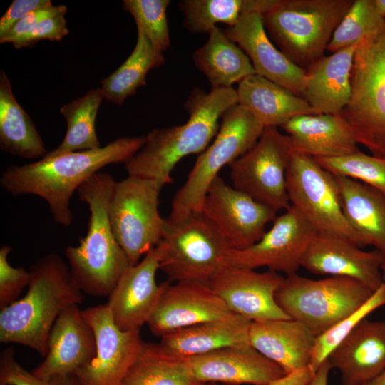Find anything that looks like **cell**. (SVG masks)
<instances>
[{
    "instance_id": "1",
    "label": "cell",
    "mask_w": 385,
    "mask_h": 385,
    "mask_svg": "<svg viewBox=\"0 0 385 385\" xmlns=\"http://www.w3.org/2000/svg\"><path fill=\"white\" fill-rule=\"evenodd\" d=\"M145 136L123 137L103 147L58 155L48 153L38 160L8 167L1 185L13 196L37 195L47 202L53 220L70 226L73 220L70 200L76 190L110 164L125 163L143 146Z\"/></svg>"
},
{
    "instance_id": "2",
    "label": "cell",
    "mask_w": 385,
    "mask_h": 385,
    "mask_svg": "<svg viewBox=\"0 0 385 385\" xmlns=\"http://www.w3.org/2000/svg\"><path fill=\"white\" fill-rule=\"evenodd\" d=\"M237 104L236 89L200 88L192 91L184 103L189 114L180 125L153 129L141 149L125 163L128 175L151 179L161 188L173 182L178 163L191 154H200L215 138L223 113Z\"/></svg>"
},
{
    "instance_id": "3",
    "label": "cell",
    "mask_w": 385,
    "mask_h": 385,
    "mask_svg": "<svg viewBox=\"0 0 385 385\" xmlns=\"http://www.w3.org/2000/svg\"><path fill=\"white\" fill-rule=\"evenodd\" d=\"M26 294L0 312V342L27 346L41 356L47 352L51 330L67 308L83 302L69 267L56 254L33 263Z\"/></svg>"
},
{
    "instance_id": "4",
    "label": "cell",
    "mask_w": 385,
    "mask_h": 385,
    "mask_svg": "<svg viewBox=\"0 0 385 385\" xmlns=\"http://www.w3.org/2000/svg\"><path fill=\"white\" fill-rule=\"evenodd\" d=\"M115 182L111 174L98 172L79 187V198L90 212L87 232L78 245L65 249L76 285L93 297H108L130 265L110 222Z\"/></svg>"
},
{
    "instance_id": "5",
    "label": "cell",
    "mask_w": 385,
    "mask_h": 385,
    "mask_svg": "<svg viewBox=\"0 0 385 385\" xmlns=\"http://www.w3.org/2000/svg\"><path fill=\"white\" fill-rule=\"evenodd\" d=\"M354 0H277L262 15L264 27L277 48L306 70L324 51Z\"/></svg>"
},
{
    "instance_id": "6",
    "label": "cell",
    "mask_w": 385,
    "mask_h": 385,
    "mask_svg": "<svg viewBox=\"0 0 385 385\" xmlns=\"http://www.w3.org/2000/svg\"><path fill=\"white\" fill-rule=\"evenodd\" d=\"M264 128L245 106L236 104L227 110L212 143L199 154L185 183L175 195L167 220L177 222L190 214L200 213L207 190L219 172L248 151Z\"/></svg>"
},
{
    "instance_id": "7",
    "label": "cell",
    "mask_w": 385,
    "mask_h": 385,
    "mask_svg": "<svg viewBox=\"0 0 385 385\" xmlns=\"http://www.w3.org/2000/svg\"><path fill=\"white\" fill-rule=\"evenodd\" d=\"M374 292L347 277L312 279L295 273L284 277L275 299L290 319L305 324L317 337L359 309Z\"/></svg>"
},
{
    "instance_id": "8",
    "label": "cell",
    "mask_w": 385,
    "mask_h": 385,
    "mask_svg": "<svg viewBox=\"0 0 385 385\" xmlns=\"http://www.w3.org/2000/svg\"><path fill=\"white\" fill-rule=\"evenodd\" d=\"M165 221L163 237L155 247L159 270L170 283L208 284L232 249L228 242L202 213Z\"/></svg>"
},
{
    "instance_id": "9",
    "label": "cell",
    "mask_w": 385,
    "mask_h": 385,
    "mask_svg": "<svg viewBox=\"0 0 385 385\" xmlns=\"http://www.w3.org/2000/svg\"><path fill=\"white\" fill-rule=\"evenodd\" d=\"M351 82V96L340 115L357 143L385 158V27L359 43Z\"/></svg>"
},
{
    "instance_id": "10",
    "label": "cell",
    "mask_w": 385,
    "mask_h": 385,
    "mask_svg": "<svg viewBox=\"0 0 385 385\" xmlns=\"http://www.w3.org/2000/svg\"><path fill=\"white\" fill-rule=\"evenodd\" d=\"M162 188L155 180L128 175L115 182L109 206L113 234L130 265L160 242L165 226L158 210Z\"/></svg>"
},
{
    "instance_id": "11",
    "label": "cell",
    "mask_w": 385,
    "mask_h": 385,
    "mask_svg": "<svg viewBox=\"0 0 385 385\" xmlns=\"http://www.w3.org/2000/svg\"><path fill=\"white\" fill-rule=\"evenodd\" d=\"M286 178L291 206L317 233L339 236L363 247L344 215L339 187L332 173L313 158L292 153Z\"/></svg>"
},
{
    "instance_id": "12",
    "label": "cell",
    "mask_w": 385,
    "mask_h": 385,
    "mask_svg": "<svg viewBox=\"0 0 385 385\" xmlns=\"http://www.w3.org/2000/svg\"><path fill=\"white\" fill-rule=\"evenodd\" d=\"M292 154L287 134L265 128L255 144L229 165L232 186L276 212L287 210L286 175Z\"/></svg>"
},
{
    "instance_id": "13",
    "label": "cell",
    "mask_w": 385,
    "mask_h": 385,
    "mask_svg": "<svg viewBox=\"0 0 385 385\" xmlns=\"http://www.w3.org/2000/svg\"><path fill=\"white\" fill-rule=\"evenodd\" d=\"M317 232L292 206L273 221L271 228L254 245L244 250L230 249L224 265L268 270L289 276L297 273L304 255Z\"/></svg>"
},
{
    "instance_id": "14",
    "label": "cell",
    "mask_w": 385,
    "mask_h": 385,
    "mask_svg": "<svg viewBox=\"0 0 385 385\" xmlns=\"http://www.w3.org/2000/svg\"><path fill=\"white\" fill-rule=\"evenodd\" d=\"M202 213L233 250H244L260 240L277 213L228 185L218 175L210 185Z\"/></svg>"
},
{
    "instance_id": "15",
    "label": "cell",
    "mask_w": 385,
    "mask_h": 385,
    "mask_svg": "<svg viewBox=\"0 0 385 385\" xmlns=\"http://www.w3.org/2000/svg\"><path fill=\"white\" fill-rule=\"evenodd\" d=\"M82 314L94 332L96 350L91 363L76 376L83 385H121L142 348L140 329H120L107 304Z\"/></svg>"
},
{
    "instance_id": "16",
    "label": "cell",
    "mask_w": 385,
    "mask_h": 385,
    "mask_svg": "<svg viewBox=\"0 0 385 385\" xmlns=\"http://www.w3.org/2000/svg\"><path fill=\"white\" fill-rule=\"evenodd\" d=\"M284 277L274 271L223 265L208 285L232 313L253 321L290 319L277 303L275 295Z\"/></svg>"
},
{
    "instance_id": "17",
    "label": "cell",
    "mask_w": 385,
    "mask_h": 385,
    "mask_svg": "<svg viewBox=\"0 0 385 385\" xmlns=\"http://www.w3.org/2000/svg\"><path fill=\"white\" fill-rule=\"evenodd\" d=\"M384 261L385 256L377 250L364 251L342 237L316 233L301 267L314 274L350 278L376 292L383 284Z\"/></svg>"
},
{
    "instance_id": "18",
    "label": "cell",
    "mask_w": 385,
    "mask_h": 385,
    "mask_svg": "<svg viewBox=\"0 0 385 385\" xmlns=\"http://www.w3.org/2000/svg\"><path fill=\"white\" fill-rule=\"evenodd\" d=\"M231 313L208 284L169 282L147 324L153 334L161 337L177 329L221 319Z\"/></svg>"
},
{
    "instance_id": "19",
    "label": "cell",
    "mask_w": 385,
    "mask_h": 385,
    "mask_svg": "<svg viewBox=\"0 0 385 385\" xmlns=\"http://www.w3.org/2000/svg\"><path fill=\"white\" fill-rule=\"evenodd\" d=\"M197 382L228 385H267L286 373L250 344L230 346L186 358Z\"/></svg>"
},
{
    "instance_id": "20",
    "label": "cell",
    "mask_w": 385,
    "mask_h": 385,
    "mask_svg": "<svg viewBox=\"0 0 385 385\" xmlns=\"http://www.w3.org/2000/svg\"><path fill=\"white\" fill-rule=\"evenodd\" d=\"M159 260L155 247L136 265H130L108 296L107 305L115 325L123 331L147 324L168 284L155 281Z\"/></svg>"
},
{
    "instance_id": "21",
    "label": "cell",
    "mask_w": 385,
    "mask_h": 385,
    "mask_svg": "<svg viewBox=\"0 0 385 385\" xmlns=\"http://www.w3.org/2000/svg\"><path fill=\"white\" fill-rule=\"evenodd\" d=\"M94 332L78 305L65 309L49 334L43 361L31 373L40 379L57 375H76L96 356Z\"/></svg>"
},
{
    "instance_id": "22",
    "label": "cell",
    "mask_w": 385,
    "mask_h": 385,
    "mask_svg": "<svg viewBox=\"0 0 385 385\" xmlns=\"http://www.w3.org/2000/svg\"><path fill=\"white\" fill-rule=\"evenodd\" d=\"M223 31L247 54L256 74L303 98L305 70L292 63L273 44L261 14H245L234 26Z\"/></svg>"
},
{
    "instance_id": "23",
    "label": "cell",
    "mask_w": 385,
    "mask_h": 385,
    "mask_svg": "<svg viewBox=\"0 0 385 385\" xmlns=\"http://www.w3.org/2000/svg\"><path fill=\"white\" fill-rule=\"evenodd\" d=\"M327 360L341 385H361L385 370V321H361Z\"/></svg>"
},
{
    "instance_id": "24",
    "label": "cell",
    "mask_w": 385,
    "mask_h": 385,
    "mask_svg": "<svg viewBox=\"0 0 385 385\" xmlns=\"http://www.w3.org/2000/svg\"><path fill=\"white\" fill-rule=\"evenodd\" d=\"M359 43L324 56L305 70L303 98L314 114H341L348 105L354 58Z\"/></svg>"
},
{
    "instance_id": "25",
    "label": "cell",
    "mask_w": 385,
    "mask_h": 385,
    "mask_svg": "<svg viewBox=\"0 0 385 385\" xmlns=\"http://www.w3.org/2000/svg\"><path fill=\"white\" fill-rule=\"evenodd\" d=\"M281 128L290 139L293 153L334 158L359 150L351 126L340 114L301 115Z\"/></svg>"
},
{
    "instance_id": "26",
    "label": "cell",
    "mask_w": 385,
    "mask_h": 385,
    "mask_svg": "<svg viewBox=\"0 0 385 385\" xmlns=\"http://www.w3.org/2000/svg\"><path fill=\"white\" fill-rule=\"evenodd\" d=\"M316 337L292 319L252 322L250 346L287 374L309 365Z\"/></svg>"
},
{
    "instance_id": "27",
    "label": "cell",
    "mask_w": 385,
    "mask_h": 385,
    "mask_svg": "<svg viewBox=\"0 0 385 385\" xmlns=\"http://www.w3.org/2000/svg\"><path fill=\"white\" fill-rule=\"evenodd\" d=\"M252 321L231 313L228 316L177 329L160 337L169 353L190 358L230 346L248 345Z\"/></svg>"
},
{
    "instance_id": "28",
    "label": "cell",
    "mask_w": 385,
    "mask_h": 385,
    "mask_svg": "<svg viewBox=\"0 0 385 385\" xmlns=\"http://www.w3.org/2000/svg\"><path fill=\"white\" fill-rule=\"evenodd\" d=\"M334 176L349 225L363 246H372L385 256V194L354 179Z\"/></svg>"
},
{
    "instance_id": "29",
    "label": "cell",
    "mask_w": 385,
    "mask_h": 385,
    "mask_svg": "<svg viewBox=\"0 0 385 385\" xmlns=\"http://www.w3.org/2000/svg\"><path fill=\"white\" fill-rule=\"evenodd\" d=\"M237 104L247 108L265 127H281L301 115L314 114L305 99L256 73L236 89Z\"/></svg>"
},
{
    "instance_id": "30",
    "label": "cell",
    "mask_w": 385,
    "mask_h": 385,
    "mask_svg": "<svg viewBox=\"0 0 385 385\" xmlns=\"http://www.w3.org/2000/svg\"><path fill=\"white\" fill-rule=\"evenodd\" d=\"M208 34L205 43L193 52L192 60L212 88H232L255 73L247 54L223 30L216 26Z\"/></svg>"
},
{
    "instance_id": "31",
    "label": "cell",
    "mask_w": 385,
    "mask_h": 385,
    "mask_svg": "<svg viewBox=\"0 0 385 385\" xmlns=\"http://www.w3.org/2000/svg\"><path fill=\"white\" fill-rule=\"evenodd\" d=\"M0 146L27 159H41L48 153L32 120L16 101L4 71L0 72Z\"/></svg>"
},
{
    "instance_id": "32",
    "label": "cell",
    "mask_w": 385,
    "mask_h": 385,
    "mask_svg": "<svg viewBox=\"0 0 385 385\" xmlns=\"http://www.w3.org/2000/svg\"><path fill=\"white\" fill-rule=\"evenodd\" d=\"M121 385H203L192 376L186 358L167 351L160 344L143 342Z\"/></svg>"
},
{
    "instance_id": "33",
    "label": "cell",
    "mask_w": 385,
    "mask_h": 385,
    "mask_svg": "<svg viewBox=\"0 0 385 385\" xmlns=\"http://www.w3.org/2000/svg\"><path fill=\"white\" fill-rule=\"evenodd\" d=\"M137 29L136 45L129 57L101 82L104 98L118 106L146 84V76L150 70L165 63L163 53L156 51L143 31Z\"/></svg>"
},
{
    "instance_id": "34",
    "label": "cell",
    "mask_w": 385,
    "mask_h": 385,
    "mask_svg": "<svg viewBox=\"0 0 385 385\" xmlns=\"http://www.w3.org/2000/svg\"><path fill=\"white\" fill-rule=\"evenodd\" d=\"M103 98L101 88L91 89L60 108V113L66 120V133L61 143L48 152L49 154L58 155L101 147L96 135V118Z\"/></svg>"
},
{
    "instance_id": "35",
    "label": "cell",
    "mask_w": 385,
    "mask_h": 385,
    "mask_svg": "<svg viewBox=\"0 0 385 385\" xmlns=\"http://www.w3.org/2000/svg\"><path fill=\"white\" fill-rule=\"evenodd\" d=\"M178 8L183 26L194 34H209L217 24L232 27L249 14L248 0H182Z\"/></svg>"
},
{
    "instance_id": "36",
    "label": "cell",
    "mask_w": 385,
    "mask_h": 385,
    "mask_svg": "<svg viewBox=\"0 0 385 385\" xmlns=\"http://www.w3.org/2000/svg\"><path fill=\"white\" fill-rule=\"evenodd\" d=\"M384 27L385 19L376 11L374 0H354L334 31L327 50L332 53L351 46L378 34Z\"/></svg>"
},
{
    "instance_id": "37",
    "label": "cell",
    "mask_w": 385,
    "mask_h": 385,
    "mask_svg": "<svg viewBox=\"0 0 385 385\" xmlns=\"http://www.w3.org/2000/svg\"><path fill=\"white\" fill-rule=\"evenodd\" d=\"M314 159L334 175L361 182L385 194V158L367 155L359 150L344 156Z\"/></svg>"
},
{
    "instance_id": "38",
    "label": "cell",
    "mask_w": 385,
    "mask_h": 385,
    "mask_svg": "<svg viewBox=\"0 0 385 385\" xmlns=\"http://www.w3.org/2000/svg\"><path fill=\"white\" fill-rule=\"evenodd\" d=\"M384 304L385 287L383 284L359 309L315 338L309 365L310 368L317 372L330 353L353 329L372 312Z\"/></svg>"
},
{
    "instance_id": "39",
    "label": "cell",
    "mask_w": 385,
    "mask_h": 385,
    "mask_svg": "<svg viewBox=\"0 0 385 385\" xmlns=\"http://www.w3.org/2000/svg\"><path fill=\"white\" fill-rule=\"evenodd\" d=\"M169 0H124L123 9L134 19L153 48L161 53L170 45L166 11Z\"/></svg>"
},
{
    "instance_id": "40",
    "label": "cell",
    "mask_w": 385,
    "mask_h": 385,
    "mask_svg": "<svg viewBox=\"0 0 385 385\" xmlns=\"http://www.w3.org/2000/svg\"><path fill=\"white\" fill-rule=\"evenodd\" d=\"M0 385H83L76 375H57L43 379L32 374L16 359L15 351L9 347L0 356Z\"/></svg>"
},
{
    "instance_id": "41",
    "label": "cell",
    "mask_w": 385,
    "mask_h": 385,
    "mask_svg": "<svg viewBox=\"0 0 385 385\" xmlns=\"http://www.w3.org/2000/svg\"><path fill=\"white\" fill-rule=\"evenodd\" d=\"M11 247L0 248V309L17 301L22 291L29 286L31 273L23 267H14L9 262Z\"/></svg>"
},
{
    "instance_id": "42",
    "label": "cell",
    "mask_w": 385,
    "mask_h": 385,
    "mask_svg": "<svg viewBox=\"0 0 385 385\" xmlns=\"http://www.w3.org/2000/svg\"><path fill=\"white\" fill-rule=\"evenodd\" d=\"M64 14L43 20L12 44L16 49L31 46L41 40L60 41L68 34Z\"/></svg>"
},
{
    "instance_id": "43",
    "label": "cell",
    "mask_w": 385,
    "mask_h": 385,
    "mask_svg": "<svg viewBox=\"0 0 385 385\" xmlns=\"http://www.w3.org/2000/svg\"><path fill=\"white\" fill-rule=\"evenodd\" d=\"M66 12L67 7L63 5L53 6L51 4L36 9L29 13L4 34L0 36V43H13L18 38L26 34L31 29L43 20L61 14L65 15Z\"/></svg>"
},
{
    "instance_id": "44",
    "label": "cell",
    "mask_w": 385,
    "mask_h": 385,
    "mask_svg": "<svg viewBox=\"0 0 385 385\" xmlns=\"http://www.w3.org/2000/svg\"><path fill=\"white\" fill-rule=\"evenodd\" d=\"M51 4L50 0H14L0 19V36L29 13Z\"/></svg>"
},
{
    "instance_id": "45",
    "label": "cell",
    "mask_w": 385,
    "mask_h": 385,
    "mask_svg": "<svg viewBox=\"0 0 385 385\" xmlns=\"http://www.w3.org/2000/svg\"><path fill=\"white\" fill-rule=\"evenodd\" d=\"M316 372L309 366L285 374L267 385H310Z\"/></svg>"
},
{
    "instance_id": "46",
    "label": "cell",
    "mask_w": 385,
    "mask_h": 385,
    "mask_svg": "<svg viewBox=\"0 0 385 385\" xmlns=\"http://www.w3.org/2000/svg\"><path fill=\"white\" fill-rule=\"evenodd\" d=\"M332 367L327 360L317 369L310 385H328V379Z\"/></svg>"
},
{
    "instance_id": "47",
    "label": "cell",
    "mask_w": 385,
    "mask_h": 385,
    "mask_svg": "<svg viewBox=\"0 0 385 385\" xmlns=\"http://www.w3.org/2000/svg\"><path fill=\"white\" fill-rule=\"evenodd\" d=\"M361 385H385V370Z\"/></svg>"
},
{
    "instance_id": "48",
    "label": "cell",
    "mask_w": 385,
    "mask_h": 385,
    "mask_svg": "<svg viewBox=\"0 0 385 385\" xmlns=\"http://www.w3.org/2000/svg\"><path fill=\"white\" fill-rule=\"evenodd\" d=\"M374 4L378 13L385 19V0H374Z\"/></svg>"
},
{
    "instance_id": "49",
    "label": "cell",
    "mask_w": 385,
    "mask_h": 385,
    "mask_svg": "<svg viewBox=\"0 0 385 385\" xmlns=\"http://www.w3.org/2000/svg\"><path fill=\"white\" fill-rule=\"evenodd\" d=\"M381 276H382L383 284L385 287V261L383 263L382 267H381Z\"/></svg>"
},
{
    "instance_id": "50",
    "label": "cell",
    "mask_w": 385,
    "mask_h": 385,
    "mask_svg": "<svg viewBox=\"0 0 385 385\" xmlns=\"http://www.w3.org/2000/svg\"><path fill=\"white\" fill-rule=\"evenodd\" d=\"M203 385H228V384H219V383H207V384H203Z\"/></svg>"
}]
</instances>
